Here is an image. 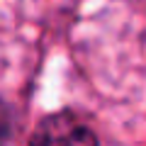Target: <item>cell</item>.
<instances>
[{
	"mask_svg": "<svg viewBox=\"0 0 146 146\" xmlns=\"http://www.w3.org/2000/svg\"><path fill=\"white\" fill-rule=\"evenodd\" d=\"M12 134V112L3 100H0V146H5Z\"/></svg>",
	"mask_w": 146,
	"mask_h": 146,
	"instance_id": "cell-2",
	"label": "cell"
},
{
	"mask_svg": "<svg viewBox=\"0 0 146 146\" xmlns=\"http://www.w3.org/2000/svg\"><path fill=\"white\" fill-rule=\"evenodd\" d=\"M29 146H98V136L76 115L56 112L36 124Z\"/></svg>",
	"mask_w": 146,
	"mask_h": 146,
	"instance_id": "cell-1",
	"label": "cell"
}]
</instances>
